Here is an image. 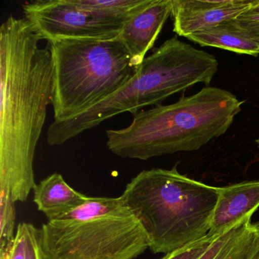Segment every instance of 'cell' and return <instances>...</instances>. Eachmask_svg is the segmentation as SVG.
<instances>
[{"instance_id": "1", "label": "cell", "mask_w": 259, "mask_h": 259, "mask_svg": "<svg viewBox=\"0 0 259 259\" xmlns=\"http://www.w3.org/2000/svg\"><path fill=\"white\" fill-rule=\"evenodd\" d=\"M41 40L25 18L0 27V198L15 203L36 186L34 154L52 102V54Z\"/></svg>"}, {"instance_id": "2", "label": "cell", "mask_w": 259, "mask_h": 259, "mask_svg": "<svg viewBox=\"0 0 259 259\" xmlns=\"http://www.w3.org/2000/svg\"><path fill=\"white\" fill-rule=\"evenodd\" d=\"M242 104L231 92L207 86L174 104L141 110L125 128L107 130V148L141 160L197 151L225 134Z\"/></svg>"}, {"instance_id": "3", "label": "cell", "mask_w": 259, "mask_h": 259, "mask_svg": "<svg viewBox=\"0 0 259 259\" xmlns=\"http://www.w3.org/2000/svg\"><path fill=\"white\" fill-rule=\"evenodd\" d=\"M218 70L212 54L177 37L168 39L145 59L134 78L119 92L74 117L54 120L47 133L48 145H63L121 113L134 116L195 84L208 85Z\"/></svg>"}, {"instance_id": "4", "label": "cell", "mask_w": 259, "mask_h": 259, "mask_svg": "<svg viewBox=\"0 0 259 259\" xmlns=\"http://www.w3.org/2000/svg\"><path fill=\"white\" fill-rule=\"evenodd\" d=\"M219 191L175 166L142 171L121 198L146 232L149 249L167 254L208 234Z\"/></svg>"}, {"instance_id": "5", "label": "cell", "mask_w": 259, "mask_h": 259, "mask_svg": "<svg viewBox=\"0 0 259 259\" xmlns=\"http://www.w3.org/2000/svg\"><path fill=\"white\" fill-rule=\"evenodd\" d=\"M48 43L54 63V120L70 119L99 104L125 87L139 70L119 37Z\"/></svg>"}, {"instance_id": "6", "label": "cell", "mask_w": 259, "mask_h": 259, "mask_svg": "<svg viewBox=\"0 0 259 259\" xmlns=\"http://www.w3.org/2000/svg\"><path fill=\"white\" fill-rule=\"evenodd\" d=\"M47 259H135L150 248L128 207L87 221H48L40 229Z\"/></svg>"}, {"instance_id": "7", "label": "cell", "mask_w": 259, "mask_h": 259, "mask_svg": "<svg viewBox=\"0 0 259 259\" xmlns=\"http://www.w3.org/2000/svg\"><path fill=\"white\" fill-rule=\"evenodd\" d=\"M24 16L42 40L117 38L130 19L97 10L84 0H37L22 6Z\"/></svg>"}, {"instance_id": "8", "label": "cell", "mask_w": 259, "mask_h": 259, "mask_svg": "<svg viewBox=\"0 0 259 259\" xmlns=\"http://www.w3.org/2000/svg\"><path fill=\"white\" fill-rule=\"evenodd\" d=\"M257 0H172L174 31L187 38L250 11Z\"/></svg>"}, {"instance_id": "9", "label": "cell", "mask_w": 259, "mask_h": 259, "mask_svg": "<svg viewBox=\"0 0 259 259\" xmlns=\"http://www.w3.org/2000/svg\"><path fill=\"white\" fill-rule=\"evenodd\" d=\"M172 13V0H151L124 25L119 38L139 67L152 49L165 22Z\"/></svg>"}, {"instance_id": "10", "label": "cell", "mask_w": 259, "mask_h": 259, "mask_svg": "<svg viewBox=\"0 0 259 259\" xmlns=\"http://www.w3.org/2000/svg\"><path fill=\"white\" fill-rule=\"evenodd\" d=\"M259 207V180L220 187L209 234L225 231Z\"/></svg>"}, {"instance_id": "11", "label": "cell", "mask_w": 259, "mask_h": 259, "mask_svg": "<svg viewBox=\"0 0 259 259\" xmlns=\"http://www.w3.org/2000/svg\"><path fill=\"white\" fill-rule=\"evenodd\" d=\"M247 215L225 231L217 235L198 259H254L259 249V222Z\"/></svg>"}, {"instance_id": "12", "label": "cell", "mask_w": 259, "mask_h": 259, "mask_svg": "<svg viewBox=\"0 0 259 259\" xmlns=\"http://www.w3.org/2000/svg\"><path fill=\"white\" fill-rule=\"evenodd\" d=\"M89 196L71 187L61 174H52L34 188V201L48 221L57 219L69 210L81 205Z\"/></svg>"}, {"instance_id": "13", "label": "cell", "mask_w": 259, "mask_h": 259, "mask_svg": "<svg viewBox=\"0 0 259 259\" xmlns=\"http://www.w3.org/2000/svg\"><path fill=\"white\" fill-rule=\"evenodd\" d=\"M188 40L201 47H213L239 54L257 57L259 45L251 40L236 23L226 21L210 29L191 34Z\"/></svg>"}, {"instance_id": "14", "label": "cell", "mask_w": 259, "mask_h": 259, "mask_svg": "<svg viewBox=\"0 0 259 259\" xmlns=\"http://www.w3.org/2000/svg\"><path fill=\"white\" fill-rule=\"evenodd\" d=\"M125 207L126 206L121 196L118 198L89 197L85 202L55 220L87 221L115 213Z\"/></svg>"}, {"instance_id": "15", "label": "cell", "mask_w": 259, "mask_h": 259, "mask_svg": "<svg viewBox=\"0 0 259 259\" xmlns=\"http://www.w3.org/2000/svg\"><path fill=\"white\" fill-rule=\"evenodd\" d=\"M32 224L20 223L14 238L0 248V259H28V235Z\"/></svg>"}, {"instance_id": "16", "label": "cell", "mask_w": 259, "mask_h": 259, "mask_svg": "<svg viewBox=\"0 0 259 259\" xmlns=\"http://www.w3.org/2000/svg\"><path fill=\"white\" fill-rule=\"evenodd\" d=\"M15 205L10 198H0V248L6 246L16 235Z\"/></svg>"}, {"instance_id": "17", "label": "cell", "mask_w": 259, "mask_h": 259, "mask_svg": "<svg viewBox=\"0 0 259 259\" xmlns=\"http://www.w3.org/2000/svg\"><path fill=\"white\" fill-rule=\"evenodd\" d=\"M217 235L208 233L207 236L196 242L167 253L161 259H198L207 249Z\"/></svg>"}, {"instance_id": "18", "label": "cell", "mask_w": 259, "mask_h": 259, "mask_svg": "<svg viewBox=\"0 0 259 259\" xmlns=\"http://www.w3.org/2000/svg\"><path fill=\"white\" fill-rule=\"evenodd\" d=\"M236 23L245 34L259 45V13H244L236 19Z\"/></svg>"}, {"instance_id": "19", "label": "cell", "mask_w": 259, "mask_h": 259, "mask_svg": "<svg viewBox=\"0 0 259 259\" xmlns=\"http://www.w3.org/2000/svg\"><path fill=\"white\" fill-rule=\"evenodd\" d=\"M28 259H47L40 244V230L31 224L28 235Z\"/></svg>"}, {"instance_id": "20", "label": "cell", "mask_w": 259, "mask_h": 259, "mask_svg": "<svg viewBox=\"0 0 259 259\" xmlns=\"http://www.w3.org/2000/svg\"><path fill=\"white\" fill-rule=\"evenodd\" d=\"M248 12L249 13H259V0H257V3L251 7V10Z\"/></svg>"}, {"instance_id": "21", "label": "cell", "mask_w": 259, "mask_h": 259, "mask_svg": "<svg viewBox=\"0 0 259 259\" xmlns=\"http://www.w3.org/2000/svg\"><path fill=\"white\" fill-rule=\"evenodd\" d=\"M254 259H259V249L258 251H257V255H256L255 258Z\"/></svg>"}, {"instance_id": "22", "label": "cell", "mask_w": 259, "mask_h": 259, "mask_svg": "<svg viewBox=\"0 0 259 259\" xmlns=\"http://www.w3.org/2000/svg\"><path fill=\"white\" fill-rule=\"evenodd\" d=\"M256 143L257 144V145H258V148H259V139H257V140L256 141Z\"/></svg>"}]
</instances>
